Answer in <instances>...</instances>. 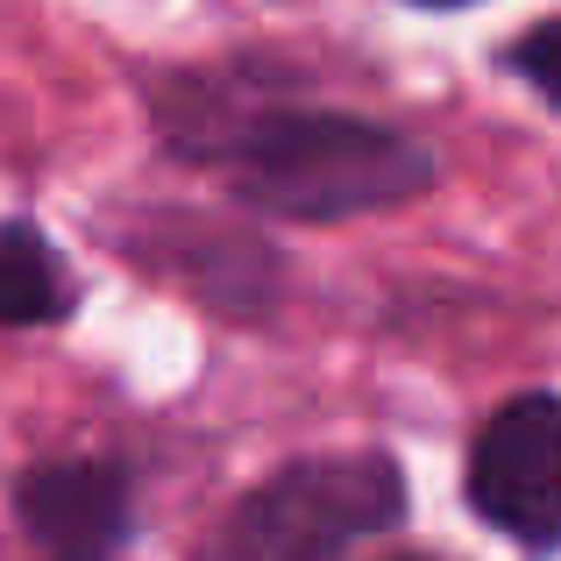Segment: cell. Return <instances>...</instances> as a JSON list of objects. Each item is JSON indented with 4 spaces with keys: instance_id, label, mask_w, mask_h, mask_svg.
Segmentation results:
<instances>
[{
    "instance_id": "cell-1",
    "label": "cell",
    "mask_w": 561,
    "mask_h": 561,
    "mask_svg": "<svg viewBox=\"0 0 561 561\" xmlns=\"http://www.w3.org/2000/svg\"><path fill=\"white\" fill-rule=\"evenodd\" d=\"M220 157H228V179L249 206L285 220H348L377 214V206H405L434 179L420 142L313 107L249 114L220 142Z\"/></svg>"
},
{
    "instance_id": "cell-2",
    "label": "cell",
    "mask_w": 561,
    "mask_h": 561,
    "mask_svg": "<svg viewBox=\"0 0 561 561\" xmlns=\"http://www.w3.org/2000/svg\"><path fill=\"white\" fill-rule=\"evenodd\" d=\"M398 512H405V483L391 455H320L263 483L199 561H342Z\"/></svg>"
},
{
    "instance_id": "cell-3",
    "label": "cell",
    "mask_w": 561,
    "mask_h": 561,
    "mask_svg": "<svg viewBox=\"0 0 561 561\" xmlns=\"http://www.w3.org/2000/svg\"><path fill=\"white\" fill-rule=\"evenodd\" d=\"M469 497L497 534L526 540V548L561 540V398L554 391L512 398L483 426L477 455H469Z\"/></svg>"
},
{
    "instance_id": "cell-4",
    "label": "cell",
    "mask_w": 561,
    "mask_h": 561,
    "mask_svg": "<svg viewBox=\"0 0 561 561\" xmlns=\"http://www.w3.org/2000/svg\"><path fill=\"white\" fill-rule=\"evenodd\" d=\"M14 505L50 561H107L128 534V483L107 462H43L22 477Z\"/></svg>"
},
{
    "instance_id": "cell-5",
    "label": "cell",
    "mask_w": 561,
    "mask_h": 561,
    "mask_svg": "<svg viewBox=\"0 0 561 561\" xmlns=\"http://www.w3.org/2000/svg\"><path fill=\"white\" fill-rule=\"evenodd\" d=\"M71 313V271L28 220H0V328H43Z\"/></svg>"
},
{
    "instance_id": "cell-6",
    "label": "cell",
    "mask_w": 561,
    "mask_h": 561,
    "mask_svg": "<svg viewBox=\"0 0 561 561\" xmlns=\"http://www.w3.org/2000/svg\"><path fill=\"white\" fill-rule=\"evenodd\" d=\"M512 71L561 107V14H554V22H540V28H526V36L512 43Z\"/></svg>"
},
{
    "instance_id": "cell-7",
    "label": "cell",
    "mask_w": 561,
    "mask_h": 561,
    "mask_svg": "<svg viewBox=\"0 0 561 561\" xmlns=\"http://www.w3.org/2000/svg\"><path fill=\"white\" fill-rule=\"evenodd\" d=\"M420 8H462V0H420Z\"/></svg>"
}]
</instances>
